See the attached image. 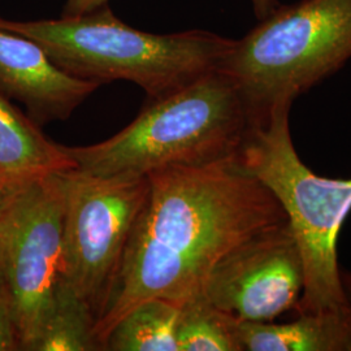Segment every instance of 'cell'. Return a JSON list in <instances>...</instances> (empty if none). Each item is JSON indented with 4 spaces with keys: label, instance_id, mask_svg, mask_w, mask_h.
I'll list each match as a JSON object with an SVG mask.
<instances>
[{
    "label": "cell",
    "instance_id": "cell-4",
    "mask_svg": "<svg viewBox=\"0 0 351 351\" xmlns=\"http://www.w3.org/2000/svg\"><path fill=\"white\" fill-rule=\"evenodd\" d=\"M291 103L276 106L249 128L234 160L280 202L301 247L304 288L298 315L339 311L349 304L341 281L337 237L351 211V178L316 176L298 156L289 126Z\"/></svg>",
    "mask_w": 351,
    "mask_h": 351
},
{
    "label": "cell",
    "instance_id": "cell-3",
    "mask_svg": "<svg viewBox=\"0 0 351 351\" xmlns=\"http://www.w3.org/2000/svg\"><path fill=\"white\" fill-rule=\"evenodd\" d=\"M250 128L233 80L220 69L149 101L117 134L90 146H64L75 168L94 176L138 175L230 159Z\"/></svg>",
    "mask_w": 351,
    "mask_h": 351
},
{
    "label": "cell",
    "instance_id": "cell-1",
    "mask_svg": "<svg viewBox=\"0 0 351 351\" xmlns=\"http://www.w3.org/2000/svg\"><path fill=\"white\" fill-rule=\"evenodd\" d=\"M147 177V199L95 324L101 349L110 330L134 306L162 298L181 307L199 298L226 254L263 228L288 220L276 197L241 169L234 156L158 169Z\"/></svg>",
    "mask_w": 351,
    "mask_h": 351
},
{
    "label": "cell",
    "instance_id": "cell-18",
    "mask_svg": "<svg viewBox=\"0 0 351 351\" xmlns=\"http://www.w3.org/2000/svg\"><path fill=\"white\" fill-rule=\"evenodd\" d=\"M341 281H342V288L345 291L346 301L351 310V272H341Z\"/></svg>",
    "mask_w": 351,
    "mask_h": 351
},
{
    "label": "cell",
    "instance_id": "cell-17",
    "mask_svg": "<svg viewBox=\"0 0 351 351\" xmlns=\"http://www.w3.org/2000/svg\"><path fill=\"white\" fill-rule=\"evenodd\" d=\"M252 4H254L256 16L259 19L264 17L267 13L271 12L274 8H276L278 5L276 0H252Z\"/></svg>",
    "mask_w": 351,
    "mask_h": 351
},
{
    "label": "cell",
    "instance_id": "cell-16",
    "mask_svg": "<svg viewBox=\"0 0 351 351\" xmlns=\"http://www.w3.org/2000/svg\"><path fill=\"white\" fill-rule=\"evenodd\" d=\"M104 5H108V0H66L63 16H81L93 12Z\"/></svg>",
    "mask_w": 351,
    "mask_h": 351
},
{
    "label": "cell",
    "instance_id": "cell-7",
    "mask_svg": "<svg viewBox=\"0 0 351 351\" xmlns=\"http://www.w3.org/2000/svg\"><path fill=\"white\" fill-rule=\"evenodd\" d=\"M60 173L13 193L0 216V269L13 303L20 351H30L63 277Z\"/></svg>",
    "mask_w": 351,
    "mask_h": 351
},
{
    "label": "cell",
    "instance_id": "cell-13",
    "mask_svg": "<svg viewBox=\"0 0 351 351\" xmlns=\"http://www.w3.org/2000/svg\"><path fill=\"white\" fill-rule=\"evenodd\" d=\"M180 306L162 298L141 302L110 330L103 351H177Z\"/></svg>",
    "mask_w": 351,
    "mask_h": 351
},
{
    "label": "cell",
    "instance_id": "cell-14",
    "mask_svg": "<svg viewBox=\"0 0 351 351\" xmlns=\"http://www.w3.org/2000/svg\"><path fill=\"white\" fill-rule=\"evenodd\" d=\"M239 319L217 308L204 295L180 307L177 351H241Z\"/></svg>",
    "mask_w": 351,
    "mask_h": 351
},
{
    "label": "cell",
    "instance_id": "cell-12",
    "mask_svg": "<svg viewBox=\"0 0 351 351\" xmlns=\"http://www.w3.org/2000/svg\"><path fill=\"white\" fill-rule=\"evenodd\" d=\"M95 315L62 277L43 326L30 351H103Z\"/></svg>",
    "mask_w": 351,
    "mask_h": 351
},
{
    "label": "cell",
    "instance_id": "cell-19",
    "mask_svg": "<svg viewBox=\"0 0 351 351\" xmlns=\"http://www.w3.org/2000/svg\"><path fill=\"white\" fill-rule=\"evenodd\" d=\"M12 194L13 193H10L7 189H4L0 185V216L4 211V208H5V206H7V203L10 201Z\"/></svg>",
    "mask_w": 351,
    "mask_h": 351
},
{
    "label": "cell",
    "instance_id": "cell-8",
    "mask_svg": "<svg viewBox=\"0 0 351 351\" xmlns=\"http://www.w3.org/2000/svg\"><path fill=\"white\" fill-rule=\"evenodd\" d=\"M304 288L301 247L288 220L263 228L213 268L204 297L246 322H272L295 310Z\"/></svg>",
    "mask_w": 351,
    "mask_h": 351
},
{
    "label": "cell",
    "instance_id": "cell-15",
    "mask_svg": "<svg viewBox=\"0 0 351 351\" xmlns=\"http://www.w3.org/2000/svg\"><path fill=\"white\" fill-rule=\"evenodd\" d=\"M0 351H20L13 303L7 281L0 269Z\"/></svg>",
    "mask_w": 351,
    "mask_h": 351
},
{
    "label": "cell",
    "instance_id": "cell-10",
    "mask_svg": "<svg viewBox=\"0 0 351 351\" xmlns=\"http://www.w3.org/2000/svg\"><path fill=\"white\" fill-rule=\"evenodd\" d=\"M75 168L63 145L0 91V185L16 193L43 177Z\"/></svg>",
    "mask_w": 351,
    "mask_h": 351
},
{
    "label": "cell",
    "instance_id": "cell-11",
    "mask_svg": "<svg viewBox=\"0 0 351 351\" xmlns=\"http://www.w3.org/2000/svg\"><path fill=\"white\" fill-rule=\"evenodd\" d=\"M241 351H351V310L302 314L293 322L237 324Z\"/></svg>",
    "mask_w": 351,
    "mask_h": 351
},
{
    "label": "cell",
    "instance_id": "cell-2",
    "mask_svg": "<svg viewBox=\"0 0 351 351\" xmlns=\"http://www.w3.org/2000/svg\"><path fill=\"white\" fill-rule=\"evenodd\" d=\"M0 27L33 39L64 72L108 84L130 81L149 101L160 99L220 68L234 40L204 30L152 34L126 25L108 5L58 20L13 21Z\"/></svg>",
    "mask_w": 351,
    "mask_h": 351
},
{
    "label": "cell",
    "instance_id": "cell-5",
    "mask_svg": "<svg viewBox=\"0 0 351 351\" xmlns=\"http://www.w3.org/2000/svg\"><path fill=\"white\" fill-rule=\"evenodd\" d=\"M351 59V0L277 5L234 45L220 71L239 88L250 125Z\"/></svg>",
    "mask_w": 351,
    "mask_h": 351
},
{
    "label": "cell",
    "instance_id": "cell-9",
    "mask_svg": "<svg viewBox=\"0 0 351 351\" xmlns=\"http://www.w3.org/2000/svg\"><path fill=\"white\" fill-rule=\"evenodd\" d=\"M99 86L64 72L33 39L0 27V91L40 128L68 120Z\"/></svg>",
    "mask_w": 351,
    "mask_h": 351
},
{
    "label": "cell",
    "instance_id": "cell-6",
    "mask_svg": "<svg viewBox=\"0 0 351 351\" xmlns=\"http://www.w3.org/2000/svg\"><path fill=\"white\" fill-rule=\"evenodd\" d=\"M64 185L63 277L101 319L128 241L147 199V176L60 172Z\"/></svg>",
    "mask_w": 351,
    "mask_h": 351
}]
</instances>
